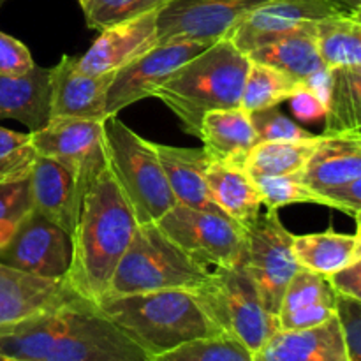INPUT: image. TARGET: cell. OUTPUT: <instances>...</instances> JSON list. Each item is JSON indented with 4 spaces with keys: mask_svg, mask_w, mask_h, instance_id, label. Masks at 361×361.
Wrapping results in <instances>:
<instances>
[{
    "mask_svg": "<svg viewBox=\"0 0 361 361\" xmlns=\"http://www.w3.org/2000/svg\"><path fill=\"white\" fill-rule=\"evenodd\" d=\"M95 303L148 358L196 338L222 334L203 309L196 291L189 289L106 295Z\"/></svg>",
    "mask_w": 361,
    "mask_h": 361,
    "instance_id": "3957f363",
    "label": "cell"
},
{
    "mask_svg": "<svg viewBox=\"0 0 361 361\" xmlns=\"http://www.w3.org/2000/svg\"><path fill=\"white\" fill-rule=\"evenodd\" d=\"M200 140L212 161L240 166L252 147L259 143L250 115L242 108L204 113L200 126Z\"/></svg>",
    "mask_w": 361,
    "mask_h": 361,
    "instance_id": "cb8c5ba5",
    "label": "cell"
},
{
    "mask_svg": "<svg viewBox=\"0 0 361 361\" xmlns=\"http://www.w3.org/2000/svg\"><path fill=\"white\" fill-rule=\"evenodd\" d=\"M204 180L208 194L219 210L245 229L261 214L263 200L259 190L240 164L210 159Z\"/></svg>",
    "mask_w": 361,
    "mask_h": 361,
    "instance_id": "603a6c76",
    "label": "cell"
},
{
    "mask_svg": "<svg viewBox=\"0 0 361 361\" xmlns=\"http://www.w3.org/2000/svg\"><path fill=\"white\" fill-rule=\"evenodd\" d=\"M85 21L92 30H104L111 25L159 11L171 0H78Z\"/></svg>",
    "mask_w": 361,
    "mask_h": 361,
    "instance_id": "836d02e7",
    "label": "cell"
},
{
    "mask_svg": "<svg viewBox=\"0 0 361 361\" xmlns=\"http://www.w3.org/2000/svg\"><path fill=\"white\" fill-rule=\"evenodd\" d=\"M18 120L28 130L44 127L49 120V74L35 66L23 76L0 74V120Z\"/></svg>",
    "mask_w": 361,
    "mask_h": 361,
    "instance_id": "d4e9b609",
    "label": "cell"
},
{
    "mask_svg": "<svg viewBox=\"0 0 361 361\" xmlns=\"http://www.w3.org/2000/svg\"><path fill=\"white\" fill-rule=\"evenodd\" d=\"M243 268L256 284L264 309L277 316L286 286L300 270L293 254V235L281 222L279 210L261 212L247 228Z\"/></svg>",
    "mask_w": 361,
    "mask_h": 361,
    "instance_id": "9c48e42d",
    "label": "cell"
},
{
    "mask_svg": "<svg viewBox=\"0 0 361 361\" xmlns=\"http://www.w3.org/2000/svg\"><path fill=\"white\" fill-rule=\"evenodd\" d=\"M48 74L49 118H108L106 94L115 73L92 76L78 67V56L63 55Z\"/></svg>",
    "mask_w": 361,
    "mask_h": 361,
    "instance_id": "9a60e30c",
    "label": "cell"
},
{
    "mask_svg": "<svg viewBox=\"0 0 361 361\" xmlns=\"http://www.w3.org/2000/svg\"><path fill=\"white\" fill-rule=\"evenodd\" d=\"M267 0H171L159 9L161 42L192 41L214 44L228 37L236 25Z\"/></svg>",
    "mask_w": 361,
    "mask_h": 361,
    "instance_id": "8fae6325",
    "label": "cell"
},
{
    "mask_svg": "<svg viewBox=\"0 0 361 361\" xmlns=\"http://www.w3.org/2000/svg\"><path fill=\"white\" fill-rule=\"evenodd\" d=\"M157 14L159 11H152L101 30L87 53L78 56V67L83 73L99 76L116 73L143 56L159 44Z\"/></svg>",
    "mask_w": 361,
    "mask_h": 361,
    "instance_id": "2e32d148",
    "label": "cell"
},
{
    "mask_svg": "<svg viewBox=\"0 0 361 361\" xmlns=\"http://www.w3.org/2000/svg\"><path fill=\"white\" fill-rule=\"evenodd\" d=\"M316 23L317 21L302 25L284 37L254 49L247 55V59L267 63L298 83H305L310 76L324 69L317 51Z\"/></svg>",
    "mask_w": 361,
    "mask_h": 361,
    "instance_id": "484cf974",
    "label": "cell"
},
{
    "mask_svg": "<svg viewBox=\"0 0 361 361\" xmlns=\"http://www.w3.org/2000/svg\"><path fill=\"white\" fill-rule=\"evenodd\" d=\"M210 268L180 249L157 222L137 224L129 247L118 261L108 295L189 289L196 291L210 277Z\"/></svg>",
    "mask_w": 361,
    "mask_h": 361,
    "instance_id": "8992f818",
    "label": "cell"
},
{
    "mask_svg": "<svg viewBox=\"0 0 361 361\" xmlns=\"http://www.w3.org/2000/svg\"><path fill=\"white\" fill-rule=\"evenodd\" d=\"M6 2H7V0H0V7H2Z\"/></svg>",
    "mask_w": 361,
    "mask_h": 361,
    "instance_id": "ee69618b",
    "label": "cell"
},
{
    "mask_svg": "<svg viewBox=\"0 0 361 361\" xmlns=\"http://www.w3.org/2000/svg\"><path fill=\"white\" fill-rule=\"evenodd\" d=\"M289 101H291V109L295 116L303 123L319 122L326 115V104L323 99L303 83L298 85Z\"/></svg>",
    "mask_w": 361,
    "mask_h": 361,
    "instance_id": "ab89813d",
    "label": "cell"
},
{
    "mask_svg": "<svg viewBox=\"0 0 361 361\" xmlns=\"http://www.w3.org/2000/svg\"><path fill=\"white\" fill-rule=\"evenodd\" d=\"M196 295L219 330L242 342L252 355L279 330L277 316L264 309L243 261L214 268Z\"/></svg>",
    "mask_w": 361,
    "mask_h": 361,
    "instance_id": "52a82bcc",
    "label": "cell"
},
{
    "mask_svg": "<svg viewBox=\"0 0 361 361\" xmlns=\"http://www.w3.org/2000/svg\"><path fill=\"white\" fill-rule=\"evenodd\" d=\"M300 178L319 194L361 178V133L321 134Z\"/></svg>",
    "mask_w": 361,
    "mask_h": 361,
    "instance_id": "ffe728a7",
    "label": "cell"
},
{
    "mask_svg": "<svg viewBox=\"0 0 361 361\" xmlns=\"http://www.w3.org/2000/svg\"><path fill=\"white\" fill-rule=\"evenodd\" d=\"M252 180L267 208L279 210V208L288 207V204L312 203L338 210L334 201L328 200L326 196L319 194L317 190L310 189L309 185H305L302 178H300V173L281 176H259V178Z\"/></svg>",
    "mask_w": 361,
    "mask_h": 361,
    "instance_id": "d6a6232c",
    "label": "cell"
},
{
    "mask_svg": "<svg viewBox=\"0 0 361 361\" xmlns=\"http://www.w3.org/2000/svg\"><path fill=\"white\" fill-rule=\"evenodd\" d=\"M208 46L210 44L192 41L161 42L129 66L116 71L106 94V115H118L127 106L154 97V92L178 67Z\"/></svg>",
    "mask_w": 361,
    "mask_h": 361,
    "instance_id": "4fadbf2b",
    "label": "cell"
},
{
    "mask_svg": "<svg viewBox=\"0 0 361 361\" xmlns=\"http://www.w3.org/2000/svg\"><path fill=\"white\" fill-rule=\"evenodd\" d=\"M247 69V55L222 37L178 67L154 97L171 109L185 133L200 137L204 113L240 108Z\"/></svg>",
    "mask_w": 361,
    "mask_h": 361,
    "instance_id": "277c9868",
    "label": "cell"
},
{
    "mask_svg": "<svg viewBox=\"0 0 361 361\" xmlns=\"http://www.w3.org/2000/svg\"><path fill=\"white\" fill-rule=\"evenodd\" d=\"M88 189L73 171L55 159L37 155L32 166L30 192L34 208L66 229L71 236Z\"/></svg>",
    "mask_w": 361,
    "mask_h": 361,
    "instance_id": "ac0fdd59",
    "label": "cell"
},
{
    "mask_svg": "<svg viewBox=\"0 0 361 361\" xmlns=\"http://www.w3.org/2000/svg\"><path fill=\"white\" fill-rule=\"evenodd\" d=\"M0 356L20 361H150L87 298L0 326Z\"/></svg>",
    "mask_w": 361,
    "mask_h": 361,
    "instance_id": "6da1fadb",
    "label": "cell"
},
{
    "mask_svg": "<svg viewBox=\"0 0 361 361\" xmlns=\"http://www.w3.org/2000/svg\"><path fill=\"white\" fill-rule=\"evenodd\" d=\"M337 13L361 14V0H328Z\"/></svg>",
    "mask_w": 361,
    "mask_h": 361,
    "instance_id": "b9f144b4",
    "label": "cell"
},
{
    "mask_svg": "<svg viewBox=\"0 0 361 361\" xmlns=\"http://www.w3.org/2000/svg\"><path fill=\"white\" fill-rule=\"evenodd\" d=\"M335 13L337 11L328 0H267L247 14L228 39L243 55H249L302 25L319 21Z\"/></svg>",
    "mask_w": 361,
    "mask_h": 361,
    "instance_id": "5bb4252c",
    "label": "cell"
},
{
    "mask_svg": "<svg viewBox=\"0 0 361 361\" xmlns=\"http://www.w3.org/2000/svg\"><path fill=\"white\" fill-rule=\"evenodd\" d=\"M106 164L129 201L137 224L157 222L178 201L173 196L152 141L127 127L118 115L102 120Z\"/></svg>",
    "mask_w": 361,
    "mask_h": 361,
    "instance_id": "5b68a950",
    "label": "cell"
},
{
    "mask_svg": "<svg viewBox=\"0 0 361 361\" xmlns=\"http://www.w3.org/2000/svg\"><path fill=\"white\" fill-rule=\"evenodd\" d=\"M330 71L323 134L361 133V66Z\"/></svg>",
    "mask_w": 361,
    "mask_h": 361,
    "instance_id": "83f0119b",
    "label": "cell"
},
{
    "mask_svg": "<svg viewBox=\"0 0 361 361\" xmlns=\"http://www.w3.org/2000/svg\"><path fill=\"white\" fill-rule=\"evenodd\" d=\"M252 356L254 361H351L335 316L309 330H277Z\"/></svg>",
    "mask_w": 361,
    "mask_h": 361,
    "instance_id": "d6986e66",
    "label": "cell"
},
{
    "mask_svg": "<svg viewBox=\"0 0 361 361\" xmlns=\"http://www.w3.org/2000/svg\"><path fill=\"white\" fill-rule=\"evenodd\" d=\"M150 361H254L252 353L228 334L190 341Z\"/></svg>",
    "mask_w": 361,
    "mask_h": 361,
    "instance_id": "1f68e13d",
    "label": "cell"
},
{
    "mask_svg": "<svg viewBox=\"0 0 361 361\" xmlns=\"http://www.w3.org/2000/svg\"><path fill=\"white\" fill-rule=\"evenodd\" d=\"M34 208L30 176L0 185V249L9 242L25 215Z\"/></svg>",
    "mask_w": 361,
    "mask_h": 361,
    "instance_id": "d590c367",
    "label": "cell"
},
{
    "mask_svg": "<svg viewBox=\"0 0 361 361\" xmlns=\"http://www.w3.org/2000/svg\"><path fill=\"white\" fill-rule=\"evenodd\" d=\"M319 136L307 141H259L247 154L242 168L250 178L302 173L316 150Z\"/></svg>",
    "mask_w": 361,
    "mask_h": 361,
    "instance_id": "f546056e",
    "label": "cell"
},
{
    "mask_svg": "<svg viewBox=\"0 0 361 361\" xmlns=\"http://www.w3.org/2000/svg\"><path fill=\"white\" fill-rule=\"evenodd\" d=\"M250 120L259 141H307L317 136L282 115L277 108L250 113Z\"/></svg>",
    "mask_w": 361,
    "mask_h": 361,
    "instance_id": "8d00e7d4",
    "label": "cell"
},
{
    "mask_svg": "<svg viewBox=\"0 0 361 361\" xmlns=\"http://www.w3.org/2000/svg\"><path fill=\"white\" fill-rule=\"evenodd\" d=\"M326 281L330 282V286L337 295L361 300V259L335 271V274L328 275Z\"/></svg>",
    "mask_w": 361,
    "mask_h": 361,
    "instance_id": "60d3db41",
    "label": "cell"
},
{
    "mask_svg": "<svg viewBox=\"0 0 361 361\" xmlns=\"http://www.w3.org/2000/svg\"><path fill=\"white\" fill-rule=\"evenodd\" d=\"M78 298L83 296L67 279H41L0 263V326L59 309Z\"/></svg>",
    "mask_w": 361,
    "mask_h": 361,
    "instance_id": "e0dca14e",
    "label": "cell"
},
{
    "mask_svg": "<svg viewBox=\"0 0 361 361\" xmlns=\"http://www.w3.org/2000/svg\"><path fill=\"white\" fill-rule=\"evenodd\" d=\"M335 296L326 277L300 267L282 295L279 330H309L326 323L335 316Z\"/></svg>",
    "mask_w": 361,
    "mask_h": 361,
    "instance_id": "44dd1931",
    "label": "cell"
},
{
    "mask_svg": "<svg viewBox=\"0 0 361 361\" xmlns=\"http://www.w3.org/2000/svg\"><path fill=\"white\" fill-rule=\"evenodd\" d=\"M335 317L349 360L361 361V300L344 295L335 296Z\"/></svg>",
    "mask_w": 361,
    "mask_h": 361,
    "instance_id": "74e56055",
    "label": "cell"
},
{
    "mask_svg": "<svg viewBox=\"0 0 361 361\" xmlns=\"http://www.w3.org/2000/svg\"><path fill=\"white\" fill-rule=\"evenodd\" d=\"M0 263L35 277L60 281L73 264V236L32 208L0 249Z\"/></svg>",
    "mask_w": 361,
    "mask_h": 361,
    "instance_id": "30bf717a",
    "label": "cell"
},
{
    "mask_svg": "<svg viewBox=\"0 0 361 361\" xmlns=\"http://www.w3.org/2000/svg\"><path fill=\"white\" fill-rule=\"evenodd\" d=\"M37 159L30 133H16L0 126V185L28 178Z\"/></svg>",
    "mask_w": 361,
    "mask_h": 361,
    "instance_id": "e575fe53",
    "label": "cell"
},
{
    "mask_svg": "<svg viewBox=\"0 0 361 361\" xmlns=\"http://www.w3.org/2000/svg\"><path fill=\"white\" fill-rule=\"evenodd\" d=\"M137 221L108 164L85 194L73 233V264L67 282L83 298L108 295L115 268L129 247Z\"/></svg>",
    "mask_w": 361,
    "mask_h": 361,
    "instance_id": "7a4b0ae2",
    "label": "cell"
},
{
    "mask_svg": "<svg viewBox=\"0 0 361 361\" xmlns=\"http://www.w3.org/2000/svg\"><path fill=\"white\" fill-rule=\"evenodd\" d=\"M293 254L302 268L328 277L361 259L360 221L355 235L338 233L334 228L310 235H293Z\"/></svg>",
    "mask_w": 361,
    "mask_h": 361,
    "instance_id": "4316f807",
    "label": "cell"
},
{
    "mask_svg": "<svg viewBox=\"0 0 361 361\" xmlns=\"http://www.w3.org/2000/svg\"><path fill=\"white\" fill-rule=\"evenodd\" d=\"M317 51L326 69L361 66L360 14L335 13L316 23Z\"/></svg>",
    "mask_w": 361,
    "mask_h": 361,
    "instance_id": "f1b7e54d",
    "label": "cell"
},
{
    "mask_svg": "<svg viewBox=\"0 0 361 361\" xmlns=\"http://www.w3.org/2000/svg\"><path fill=\"white\" fill-rule=\"evenodd\" d=\"M173 196L180 204L207 212H221L208 194L207 173L210 157L204 148H180L154 143Z\"/></svg>",
    "mask_w": 361,
    "mask_h": 361,
    "instance_id": "7402d4cb",
    "label": "cell"
},
{
    "mask_svg": "<svg viewBox=\"0 0 361 361\" xmlns=\"http://www.w3.org/2000/svg\"><path fill=\"white\" fill-rule=\"evenodd\" d=\"M298 85V81L286 76L281 71L267 63L249 60V69H247L242 97H240V108L249 115L268 108H277L281 102L291 99Z\"/></svg>",
    "mask_w": 361,
    "mask_h": 361,
    "instance_id": "4dcf8cb0",
    "label": "cell"
},
{
    "mask_svg": "<svg viewBox=\"0 0 361 361\" xmlns=\"http://www.w3.org/2000/svg\"><path fill=\"white\" fill-rule=\"evenodd\" d=\"M0 361H20V360H13V358H6V356H0Z\"/></svg>",
    "mask_w": 361,
    "mask_h": 361,
    "instance_id": "7bdbcfd3",
    "label": "cell"
},
{
    "mask_svg": "<svg viewBox=\"0 0 361 361\" xmlns=\"http://www.w3.org/2000/svg\"><path fill=\"white\" fill-rule=\"evenodd\" d=\"M35 67L30 49L13 35L0 30V74L23 76Z\"/></svg>",
    "mask_w": 361,
    "mask_h": 361,
    "instance_id": "f35d334b",
    "label": "cell"
},
{
    "mask_svg": "<svg viewBox=\"0 0 361 361\" xmlns=\"http://www.w3.org/2000/svg\"><path fill=\"white\" fill-rule=\"evenodd\" d=\"M157 224L180 249L210 270L235 267L245 256L247 229L222 212L176 203Z\"/></svg>",
    "mask_w": 361,
    "mask_h": 361,
    "instance_id": "ba28073f",
    "label": "cell"
},
{
    "mask_svg": "<svg viewBox=\"0 0 361 361\" xmlns=\"http://www.w3.org/2000/svg\"><path fill=\"white\" fill-rule=\"evenodd\" d=\"M30 140L37 155L59 161L87 189L106 166L102 120L49 118Z\"/></svg>",
    "mask_w": 361,
    "mask_h": 361,
    "instance_id": "7c38bea8",
    "label": "cell"
}]
</instances>
